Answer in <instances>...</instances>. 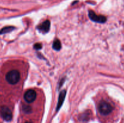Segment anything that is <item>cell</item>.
<instances>
[{
    "instance_id": "1",
    "label": "cell",
    "mask_w": 124,
    "mask_h": 123,
    "mask_svg": "<svg viewBox=\"0 0 124 123\" xmlns=\"http://www.w3.org/2000/svg\"><path fill=\"white\" fill-rule=\"evenodd\" d=\"M6 79L8 83L11 84H15L20 80V73L18 70H12L7 73Z\"/></svg>"
},
{
    "instance_id": "2",
    "label": "cell",
    "mask_w": 124,
    "mask_h": 123,
    "mask_svg": "<svg viewBox=\"0 0 124 123\" xmlns=\"http://www.w3.org/2000/svg\"><path fill=\"white\" fill-rule=\"evenodd\" d=\"M98 109H99V112L102 115H108L109 113H110L112 112L113 107L111 106V104L109 103L107 101H102L99 103Z\"/></svg>"
},
{
    "instance_id": "3",
    "label": "cell",
    "mask_w": 124,
    "mask_h": 123,
    "mask_svg": "<svg viewBox=\"0 0 124 123\" xmlns=\"http://www.w3.org/2000/svg\"><path fill=\"white\" fill-rule=\"evenodd\" d=\"M0 113L4 120L7 121H10L12 118V113L11 110L8 107L6 106H3L0 109Z\"/></svg>"
},
{
    "instance_id": "4",
    "label": "cell",
    "mask_w": 124,
    "mask_h": 123,
    "mask_svg": "<svg viewBox=\"0 0 124 123\" xmlns=\"http://www.w3.org/2000/svg\"><path fill=\"white\" fill-rule=\"evenodd\" d=\"M36 98V92L33 89H29L25 92L24 95V98L28 103H31L33 102Z\"/></svg>"
},
{
    "instance_id": "5",
    "label": "cell",
    "mask_w": 124,
    "mask_h": 123,
    "mask_svg": "<svg viewBox=\"0 0 124 123\" xmlns=\"http://www.w3.org/2000/svg\"><path fill=\"white\" fill-rule=\"evenodd\" d=\"M88 16L91 20L96 22L104 23L107 20V18L105 16L102 15H97L93 11H90Z\"/></svg>"
},
{
    "instance_id": "6",
    "label": "cell",
    "mask_w": 124,
    "mask_h": 123,
    "mask_svg": "<svg viewBox=\"0 0 124 123\" xmlns=\"http://www.w3.org/2000/svg\"><path fill=\"white\" fill-rule=\"evenodd\" d=\"M50 27V22L48 20H46L38 27V29L42 32L47 33L49 31Z\"/></svg>"
},
{
    "instance_id": "7",
    "label": "cell",
    "mask_w": 124,
    "mask_h": 123,
    "mask_svg": "<svg viewBox=\"0 0 124 123\" xmlns=\"http://www.w3.org/2000/svg\"><path fill=\"white\" fill-rule=\"evenodd\" d=\"M65 95H66V91H65V90H62V91L60 93V94H59V98H58V104H57V111L60 109V107H61V106L62 105V103L64 102V99H65Z\"/></svg>"
},
{
    "instance_id": "8",
    "label": "cell",
    "mask_w": 124,
    "mask_h": 123,
    "mask_svg": "<svg viewBox=\"0 0 124 123\" xmlns=\"http://www.w3.org/2000/svg\"><path fill=\"white\" fill-rule=\"evenodd\" d=\"M15 29V27H4L3 28L1 29L0 30V34H5L7 33H9L10 31H13Z\"/></svg>"
},
{
    "instance_id": "9",
    "label": "cell",
    "mask_w": 124,
    "mask_h": 123,
    "mask_svg": "<svg viewBox=\"0 0 124 123\" xmlns=\"http://www.w3.org/2000/svg\"><path fill=\"white\" fill-rule=\"evenodd\" d=\"M53 48L56 51L60 50L61 48V43L60 41L57 39L54 41L53 44Z\"/></svg>"
},
{
    "instance_id": "10",
    "label": "cell",
    "mask_w": 124,
    "mask_h": 123,
    "mask_svg": "<svg viewBox=\"0 0 124 123\" xmlns=\"http://www.w3.org/2000/svg\"><path fill=\"white\" fill-rule=\"evenodd\" d=\"M31 107L29 106H24V111L26 113H29L31 111Z\"/></svg>"
},
{
    "instance_id": "11",
    "label": "cell",
    "mask_w": 124,
    "mask_h": 123,
    "mask_svg": "<svg viewBox=\"0 0 124 123\" xmlns=\"http://www.w3.org/2000/svg\"><path fill=\"white\" fill-rule=\"evenodd\" d=\"M34 48H35L36 49H40L42 48V45L39 43H36V44H35V45H34Z\"/></svg>"
},
{
    "instance_id": "12",
    "label": "cell",
    "mask_w": 124,
    "mask_h": 123,
    "mask_svg": "<svg viewBox=\"0 0 124 123\" xmlns=\"http://www.w3.org/2000/svg\"><path fill=\"white\" fill-rule=\"evenodd\" d=\"M30 123V122H27V123Z\"/></svg>"
}]
</instances>
